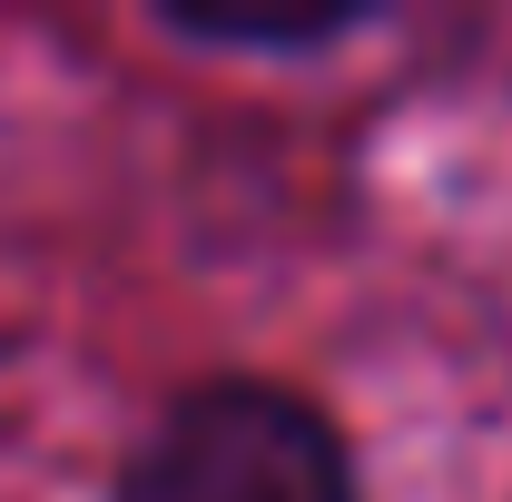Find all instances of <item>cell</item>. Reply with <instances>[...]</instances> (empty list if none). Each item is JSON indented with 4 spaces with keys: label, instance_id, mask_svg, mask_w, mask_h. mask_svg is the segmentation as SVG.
Returning a JSON list of instances; mask_svg holds the SVG:
<instances>
[{
    "label": "cell",
    "instance_id": "1",
    "mask_svg": "<svg viewBox=\"0 0 512 502\" xmlns=\"http://www.w3.org/2000/svg\"><path fill=\"white\" fill-rule=\"evenodd\" d=\"M109 502H365V453L296 375L217 365L158 394L109 473Z\"/></svg>",
    "mask_w": 512,
    "mask_h": 502
},
{
    "label": "cell",
    "instance_id": "2",
    "mask_svg": "<svg viewBox=\"0 0 512 502\" xmlns=\"http://www.w3.org/2000/svg\"><path fill=\"white\" fill-rule=\"evenodd\" d=\"M148 30L197 50V60L296 69V60H335V50L394 30V0H148Z\"/></svg>",
    "mask_w": 512,
    "mask_h": 502
}]
</instances>
